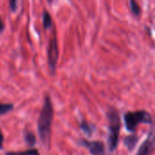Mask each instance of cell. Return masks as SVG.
<instances>
[{
	"instance_id": "6da1fadb",
	"label": "cell",
	"mask_w": 155,
	"mask_h": 155,
	"mask_svg": "<svg viewBox=\"0 0 155 155\" xmlns=\"http://www.w3.org/2000/svg\"><path fill=\"white\" fill-rule=\"evenodd\" d=\"M54 117V109L49 96H46L38 120V134L45 145H48L51 135V126Z\"/></svg>"
},
{
	"instance_id": "7a4b0ae2",
	"label": "cell",
	"mask_w": 155,
	"mask_h": 155,
	"mask_svg": "<svg viewBox=\"0 0 155 155\" xmlns=\"http://www.w3.org/2000/svg\"><path fill=\"white\" fill-rule=\"evenodd\" d=\"M109 129L110 135L108 139L109 148L111 151H114L117 147L119 131H120V117L115 111H111L109 113Z\"/></svg>"
},
{
	"instance_id": "3957f363",
	"label": "cell",
	"mask_w": 155,
	"mask_h": 155,
	"mask_svg": "<svg viewBox=\"0 0 155 155\" xmlns=\"http://www.w3.org/2000/svg\"><path fill=\"white\" fill-rule=\"evenodd\" d=\"M124 121H125V125L128 131L133 132L136 126L141 123L148 124L151 123V116L148 113L140 111L136 113H128L124 115Z\"/></svg>"
},
{
	"instance_id": "277c9868",
	"label": "cell",
	"mask_w": 155,
	"mask_h": 155,
	"mask_svg": "<svg viewBox=\"0 0 155 155\" xmlns=\"http://www.w3.org/2000/svg\"><path fill=\"white\" fill-rule=\"evenodd\" d=\"M58 45H57V40L56 36L54 35L52 39L49 41V46L47 51V57H48V66L52 74H54L56 64L58 61Z\"/></svg>"
},
{
	"instance_id": "5b68a950",
	"label": "cell",
	"mask_w": 155,
	"mask_h": 155,
	"mask_svg": "<svg viewBox=\"0 0 155 155\" xmlns=\"http://www.w3.org/2000/svg\"><path fill=\"white\" fill-rule=\"evenodd\" d=\"M155 143V128L154 131L153 133H151L150 137L142 144L141 148L139 149L137 155H150L152 151H153V147Z\"/></svg>"
},
{
	"instance_id": "8992f818",
	"label": "cell",
	"mask_w": 155,
	"mask_h": 155,
	"mask_svg": "<svg viewBox=\"0 0 155 155\" xmlns=\"http://www.w3.org/2000/svg\"><path fill=\"white\" fill-rule=\"evenodd\" d=\"M84 145H85L93 155H104V147L100 142H86L84 141Z\"/></svg>"
},
{
	"instance_id": "52a82bcc",
	"label": "cell",
	"mask_w": 155,
	"mask_h": 155,
	"mask_svg": "<svg viewBox=\"0 0 155 155\" xmlns=\"http://www.w3.org/2000/svg\"><path fill=\"white\" fill-rule=\"evenodd\" d=\"M137 142H138V138H137L135 135L128 136V137H126L125 140H124V143H125L126 147H127L130 151H132V150L135 147Z\"/></svg>"
},
{
	"instance_id": "ba28073f",
	"label": "cell",
	"mask_w": 155,
	"mask_h": 155,
	"mask_svg": "<svg viewBox=\"0 0 155 155\" xmlns=\"http://www.w3.org/2000/svg\"><path fill=\"white\" fill-rule=\"evenodd\" d=\"M43 24L45 29H49L52 26V18L47 11H45L43 14Z\"/></svg>"
},
{
	"instance_id": "9c48e42d",
	"label": "cell",
	"mask_w": 155,
	"mask_h": 155,
	"mask_svg": "<svg viewBox=\"0 0 155 155\" xmlns=\"http://www.w3.org/2000/svg\"><path fill=\"white\" fill-rule=\"evenodd\" d=\"M5 155H40L39 152L35 149H30L27 151H23V152H10L7 153Z\"/></svg>"
},
{
	"instance_id": "30bf717a",
	"label": "cell",
	"mask_w": 155,
	"mask_h": 155,
	"mask_svg": "<svg viewBox=\"0 0 155 155\" xmlns=\"http://www.w3.org/2000/svg\"><path fill=\"white\" fill-rule=\"evenodd\" d=\"M25 141L26 142V143L29 145V146H34L36 143L35 141V136L32 134V133H25Z\"/></svg>"
},
{
	"instance_id": "8fae6325",
	"label": "cell",
	"mask_w": 155,
	"mask_h": 155,
	"mask_svg": "<svg viewBox=\"0 0 155 155\" xmlns=\"http://www.w3.org/2000/svg\"><path fill=\"white\" fill-rule=\"evenodd\" d=\"M13 108H14V105L11 104H1L0 103V115L9 113L11 110H13Z\"/></svg>"
},
{
	"instance_id": "7c38bea8",
	"label": "cell",
	"mask_w": 155,
	"mask_h": 155,
	"mask_svg": "<svg viewBox=\"0 0 155 155\" xmlns=\"http://www.w3.org/2000/svg\"><path fill=\"white\" fill-rule=\"evenodd\" d=\"M130 7H131V10H132L133 14H134L135 15H140L141 9H140V6H139L138 3L135 0H130Z\"/></svg>"
},
{
	"instance_id": "4fadbf2b",
	"label": "cell",
	"mask_w": 155,
	"mask_h": 155,
	"mask_svg": "<svg viewBox=\"0 0 155 155\" xmlns=\"http://www.w3.org/2000/svg\"><path fill=\"white\" fill-rule=\"evenodd\" d=\"M81 127H82V130L86 134H88V135H90L91 134H92V127L87 124V123H85V122H83L82 123V125H81Z\"/></svg>"
},
{
	"instance_id": "5bb4252c",
	"label": "cell",
	"mask_w": 155,
	"mask_h": 155,
	"mask_svg": "<svg viewBox=\"0 0 155 155\" xmlns=\"http://www.w3.org/2000/svg\"><path fill=\"white\" fill-rule=\"evenodd\" d=\"M10 8L13 12H15L17 8V0H10Z\"/></svg>"
},
{
	"instance_id": "9a60e30c",
	"label": "cell",
	"mask_w": 155,
	"mask_h": 155,
	"mask_svg": "<svg viewBox=\"0 0 155 155\" xmlns=\"http://www.w3.org/2000/svg\"><path fill=\"white\" fill-rule=\"evenodd\" d=\"M3 141H4V136H3L2 133L0 132V149H2V147H3Z\"/></svg>"
},
{
	"instance_id": "2e32d148",
	"label": "cell",
	"mask_w": 155,
	"mask_h": 155,
	"mask_svg": "<svg viewBox=\"0 0 155 155\" xmlns=\"http://www.w3.org/2000/svg\"><path fill=\"white\" fill-rule=\"evenodd\" d=\"M4 27H5V25H4V23H3L1 17H0V32H2V31L4 30Z\"/></svg>"
},
{
	"instance_id": "e0dca14e",
	"label": "cell",
	"mask_w": 155,
	"mask_h": 155,
	"mask_svg": "<svg viewBox=\"0 0 155 155\" xmlns=\"http://www.w3.org/2000/svg\"><path fill=\"white\" fill-rule=\"evenodd\" d=\"M48 1H49V2H52V0H48Z\"/></svg>"
}]
</instances>
